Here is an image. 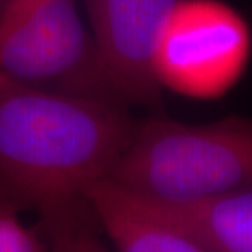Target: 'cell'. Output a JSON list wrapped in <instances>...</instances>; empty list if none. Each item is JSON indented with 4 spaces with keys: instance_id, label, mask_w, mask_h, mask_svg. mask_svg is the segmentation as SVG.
<instances>
[{
    "instance_id": "7a4b0ae2",
    "label": "cell",
    "mask_w": 252,
    "mask_h": 252,
    "mask_svg": "<svg viewBox=\"0 0 252 252\" xmlns=\"http://www.w3.org/2000/svg\"><path fill=\"white\" fill-rule=\"evenodd\" d=\"M104 181L137 199L182 203L252 187V119L206 125L153 118L135 132Z\"/></svg>"
},
{
    "instance_id": "52a82bcc",
    "label": "cell",
    "mask_w": 252,
    "mask_h": 252,
    "mask_svg": "<svg viewBox=\"0 0 252 252\" xmlns=\"http://www.w3.org/2000/svg\"><path fill=\"white\" fill-rule=\"evenodd\" d=\"M84 199L117 252H210L107 181L90 185Z\"/></svg>"
},
{
    "instance_id": "9c48e42d",
    "label": "cell",
    "mask_w": 252,
    "mask_h": 252,
    "mask_svg": "<svg viewBox=\"0 0 252 252\" xmlns=\"http://www.w3.org/2000/svg\"><path fill=\"white\" fill-rule=\"evenodd\" d=\"M0 252H48L34 230L21 223L16 210L0 206Z\"/></svg>"
},
{
    "instance_id": "5b68a950",
    "label": "cell",
    "mask_w": 252,
    "mask_h": 252,
    "mask_svg": "<svg viewBox=\"0 0 252 252\" xmlns=\"http://www.w3.org/2000/svg\"><path fill=\"white\" fill-rule=\"evenodd\" d=\"M177 0H86L90 30L109 77L127 104L157 108L161 86L153 69L154 49Z\"/></svg>"
},
{
    "instance_id": "8992f818",
    "label": "cell",
    "mask_w": 252,
    "mask_h": 252,
    "mask_svg": "<svg viewBox=\"0 0 252 252\" xmlns=\"http://www.w3.org/2000/svg\"><path fill=\"white\" fill-rule=\"evenodd\" d=\"M130 198L210 252H252V187L182 203Z\"/></svg>"
},
{
    "instance_id": "ba28073f",
    "label": "cell",
    "mask_w": 252,
    "mask_h": 252,
    "mask_svg": "<svg viewBox=\"0 0 252 252\" xmlns=\"http://www.w3.org/2000/svg\"><path fill=\"white\" fill-rule=\"evenodd\" d=\"M79 207L46 223L52 235L48 252H109L79 217Z\"/></svg>"
},
{
    "instance_id": "6da1fadb",
    "label": "cell",
    "mask_w": 252,
    "mask_h": 252,
    "mask_svg": "<svg viewBox=\"0 0 252 252\" xmlns=\"http://www.w3.org/2000/svg\"><path fill=\"white\" fill-rule=\"evenodd\" d=\"M125 104L72 98L0 76V206L45 223L86 202L135 132Z\"/></svg>"
},
{
    "instance_id": "30bf717a",
    "label": "cell",
    "mask_w": 252,
    "mask_h": 252,
    "mask_svg": "<svg viewBox=\"0 0 252 252\" xmlns=\"http://www.w3.org/2000/svg\"><path fill=\"white\" fill-rule=\"evenodd\" d=\"M49 0H4L0 10V44L14 28Z\"/></svg>"
},
{
    "instance_id": "277c9868",
    "label": "cell",
    "mask_w": 252,
    "mask_h": 252,
    "mask_svg": "<svg viewBox=\"0 0 252 252\" xmlns=\"http://www.w3.org/2000/svg\"><path fill=\"white\" fill-rule=\"evenodd\" d=\"M251 31L221 0H177L158 35L153 69L158 84L192 98H217L247 67Z\"/></svg>"
},
{
    "instance_id": "3957f363",
    "label": "cell",
    "mask_w": 252,
    "mask_h": 252,
    "mask_svg": "<svg viewBox=\"0 0 252 252\" xmlns=\"http://www.w3.org/2000/svg\"><path fill=\"white\" fill-rule=\"evenodd\" d=\"M0 76L63 97L125 104L76 0H49L14 28L0 44Z\"/></svg>"
}]
</instances>
